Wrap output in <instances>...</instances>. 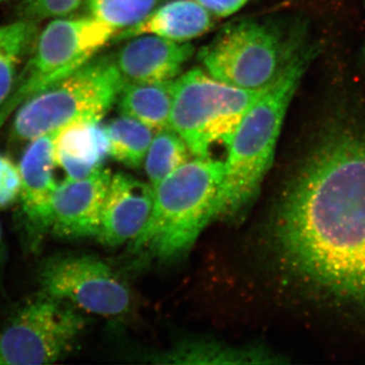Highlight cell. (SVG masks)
<instances>
[{"label":"cell","mask_w":365,"mask_h":365,"mask_svg":"<svg viewBox=\"0 0 365 365\" xmlns=\"http://www.w3.org/2000/svg\"><path fill=\"white\" fill-rule=\"evenodd\" d=\"M153 187L126 174L111 177L97 239L107 247L133 241L150 218Z\"/></svg>","instance_id":"7c38bea8"},{"label":"cell","mask_w":365,"mask_h":365,"mask_svg":"<svg viewBox=\"0 0 365 365\" xmlns=\"http://www.w3.org/2000/svg\"><path fill=\"white\" fill-rule=\"evenodd\" d=\"M124 86L114 58L91 59L24 102L16 111L11 138L16 143H30L67 125L100 122Z\"/></svg>","instance_id":"5b68a950"},{"label":"cell","mask_w":365,"mask_h":365,"mask_svg":"<svg viewBox=\"0 0 365 365\" xmlns=\"http://www.w3.org/2000/svg\"><path fill=\"white\" fill-rule=\"evenodd\" d=\"M6 1V0H0V4H2V2Z\"/></svg>","instance_id":"4316f807"},{"label":"cell","mask_w":365,"mask_h":365,"mask_svg":"<svg viewBox=\"0 0 365 365\" xmlns=\"http://www.w3.org/2000/svg\"><path fill=\"white\" fill-rule=\"evenodd\" d=\"M40 294L66 302L78 311L103 317L126 314L128 288L106 262L91 255L56 254L38 272Z\"/></svg>","instance_id":"9c48e42d"},{"label":"cell","mask_w":365,"mask_h":365,"mask_svg":"<svg viewBox=\"0 0 365 365\" xmlns=\"http://www.w3.org/2000/svg\"><path fill=\"white\" fill-rule=\"evenodd\" d=\"M174 81L162 83H126L119 95L122 115L157 132L169 128Z\"/></svg>","instance_id":"e0dca14e"},{"label":"cell","mask_w":365,"mask_h":365,"mask_svg":"<svg viewBox=\"0 0 365 365\" xmlns=\"http://www.w3.org/2000/svg\"><path fill=\"white\" fill-rule=\"evenodd\" d=\"M21 177L20 165L0 153V209H6L19 201Z\"/></svg>","instance_id":"603a6c76"},{"label":"cell","mask_w":365,"mask_h":365,"mask_svg":"<svg viewBox=\"0 0 365 365\" xmlns=\"http://www.w3.org/2000/svg\"><path fill=\"white\" fill-rule=\"evenodd\" d=\"M300 25L245 20L227 26L200 53L207 73L235 88L262 91L277 81L306 46Z\"/></svg>","instance_id":"277c9868"},{"label":"cell","mask_w":365,"mask_h":365,"mask_svg":"<svg viewBox=\"0 0 365 365\" xmlns=\"http://www.w3.org/2000/svg\"><path fill=\"white\" fill-rule=\"evenodd\" d=\"M38 23L26 19L0 24V106L6 102L18 78V69L35 47Z\"/></svg>","instance_id":"ac0fdd59"},{"label":"cell","mask_w":365,"mask_h":365,"mask_svg":"<svg viewBox=\"0 0 365 365\" xmlns=\"http://www.w3.org/2000/svg\"><path fill=\"white\" fill-rule=\"evenodd\" d=\"M83 0H25L21 6L23 19L37 21L68 16Z\"/></svg>","instance_id":"7402d4cb"},{"label":"cell","mask_w":365,"mask_h":365,"mask_svg":"<svg viewBox=\"0 0 365 365\" xmlns=\"http://www.w3.org/2000/svg\"><path fill=\"white\" fill-rule=\"evenodd\" d=\"M208 11L217 16H227L237 13L249 0H196Z\"/></svg>","instance_id":"cb8c5ba5"},{"label":"cell","mask_w":365,"mask_h":365,"mask_svg":"<svg viewBox=\"0 0 365 365\" xmlns=\"http://www.w3.org/2000/svg\"><path fill=\"white\" fill-rule=\"evenodd\" d=\"M212 14L196 0H173L158 7L143 21L126 29L118 39L151 34L175 42L186 43L208 32Z\"/></svg>","instance_id":"9a60e30c"},{"label":"cell","mask_w":365,"mask_h":365,"mask_svg":"<svg viewBox=\"0 0 365 365\" xmlns=\"http://www.w3.org/2000/svg\"><path fill=\"white\" fill-rule=\"evenodd\" d=\"M86 325L76 307L39 294L0 330V365L55 364L73 350Z\"/></svg>","instance_id":"ba28073f"},{"label":"cell","mask_w":365,"mask_h":365,"mask_svg":"<svg viewBox=\"0 0 365 365\" xmlns=\"http://www.w3.org/2000/svg\"><path fill=\"white\" fill-rule=\"evenodd\" d=\"M6 244H4V230L0 225V270L4 267V261H6Z\"/></svg>","instance_id":"d4e9b609"},{"label":"cell","mask_w":365,"mask_h":365,"mask_svg":"<svg viewBox=\"0 0 365 365\" xmlns=\"http://www.w3.org/2000/svg\"><path fill=\"white\" fill-rule=\"evenodd\" d=\"M318 52V45L307 44L277 81L245 113L227 146L215 217L235 215L258 193L272 165L276 143L290 102Z\"/></svg>","instance_id":"7a4b0ae2"},{"label":"cell","mask_w":365,"mask_h":365,"mask_svg":"<svg viewBox=\"0 0 365 365\" xmlns=\"http://www.w3.org/2000/svg\"><path fill=\"white\" fill-rule=\"evenodd\" d=\"M361 61H362V64H364V68H365V41H364V47H362V50H361Z\"/></svg>","instance_id":"484cf974"},{"label":"cell","mask_w":365,"mask_h":365,"mask_svg":"<svg viewBox=\"0 0 365 365\" xmlns=\"http://www.w3.org/2000/svg\"><path fill=\"white\" fill-rule=\"evenodd\" d=\"M160 364H267L275 356L260 347L237 348L212 341H188L162 354L153 355Z\"/></svg>","instance_id":"2e32d148"},{"label":"cell","mask_w":365,"mask_h":365,"mask_svg":"<svg viewBox=\"0 0 365 365\" xmlns=\"http://www.w3.org/2000/svg\"><path fill=\"white\" fill-rule=\"evenodd\" d=\"M275 242L314 297L365 318V122L327 120L281 200Z\"/></svg>","instance_id":"6da1fadb"},{"label":"cell","mask_w":365,"mask_h":365,"mask_svg":"<svg viewBox=\"0 0 365 365\" xmlns=\"http://www.w3.org/2000/svg\"><path fill=\"white\" fill-rule=\"evenodd\" d=\"M109 155V143L105 127L100 122H81L61 127L53 139L55 167L71 179L88 177L103 167Z\"/></svg>","instance_id":"5bb4252c"},{"label":"cell","mask_w":365,"mask_h":365,"mask_svg":"<svg viewBox=\"0 0 365 365\" xmlns=\"http://www.w3.org/2000/svg\"><path fill=\"white\" fill-rule=\"evenodd\" d=\"M265 90H242L201 69H191L175 79L170 127L184 139L190 153L209 157L215 144L228 146L245 113Z\"/></svg>","instance_id":"8992f818"},{"label":"cell","mask_w":365,"mask_h":365,"mask_svg":"<svg viewBox=\"0 0 365 365\" xmlns=\"http://www.w3.org/2000/svg\"><path fill=\"white\" fill-rule=\"evenodd\" d=\"M193 52L189 43L144 34L125 44L114 61L125 85L162 83L176 79Z\"/></svg>","instance_id":"4fadbf2b"},{"label":"cell","mask_w":365,"mask_h":365,"mask_svg":"<svg viewBox=\"0 0 365 365\" xmlns=\"http://www.w3.org/2000/svg\"><path fill=\"white\" fill-rule=\"evenodd\" d=\"M115 29L93 18L55 19L38 37L32 58L0 106V129L28 98L78 71L112 39Z\"/></svg>","instance_id":"52a82bcc"},{"label":"cell","mask_w":365,"mask_h":365,"mask_svg":"<svg viewBox=\"0 0 365 365\" xmlns=\"http://www.w3.org/2000/svg\"><path fill=\"white\" fill-rule=\"evenodd\" d=\"M56 131V130H55ZM55 131L33 139L20 162L21 222L31 248H39L51 232L53 201L57 189L54 177L53 139Z\"/></svg>","instance_id":"30bf717a"},{"label":"cell","mask_w":365,"mask_h":365,"mask_svg":"<svg viewBox=\"0 0 365 365\" xmlns=\"http://www.w3.org/2000/svg\"><path fill=\"white\" fill-rule=\"evenodd\" d=\"M160 0H88L91 16L115 30H126L143 21Z\"/></svg>","instance_id":"44dd1931"},{"label":"cell","mask_w":365,"mask_h":365,"mask_svg":"<svg viewBox=\"0 0 365 365\" xmlns=\"http://www.w3.org/2000/svg\"><path fill=\"white\" fill-rule=\"evenodd\" d=\"M225 163L196 157L153 186L150 218L133 240L137 252L170 260L188 251L215 218Z\"/></svg>","instance_id":"3957f363"},{"label":"cell","mask_w":365,"mask_h":365,"mask_svg":"<svg viewBox=\"0 0 365 365\" xmlns=\"http://www.w3.org/2000/svg\"><path fill=\"white\" fill-rule=\"evenodd\" d=\"M111 173L101 167L81 179L67 178L57 185L51 232L59 239L97 237Z\"/></svg>","instance_id":"8fae6325"},{"label":"cell","mask_w":365,"mask_h":365,"mask_svg":"<svg viewBox=\"0 0 365 365\" xmlns=\"http://www.w3.org/2000/svg\"><path fill=\"white\" fill-rule=\"evenodd\" d=\"M109 155L117 162L136 168L145 160L155 132L133 118L122 116L105 127Z\"/></svg>","instance_id":"d6986e66"},{"label":"cell","mask_w":365,"mask_h":365,"mask_svg":"<svg viewBox=\"0 0 365 365\" xmlns=\"http://www.w3.org/2000/svg\"><path fill=\"white\" fill-rule=\"evenodd\" d=\"M189 151L184 139L170 127L155 132L145 155L146 175L151 186L188 162Z\"/></svg>","instance_id":"ffe728a7"}]
</instances>
